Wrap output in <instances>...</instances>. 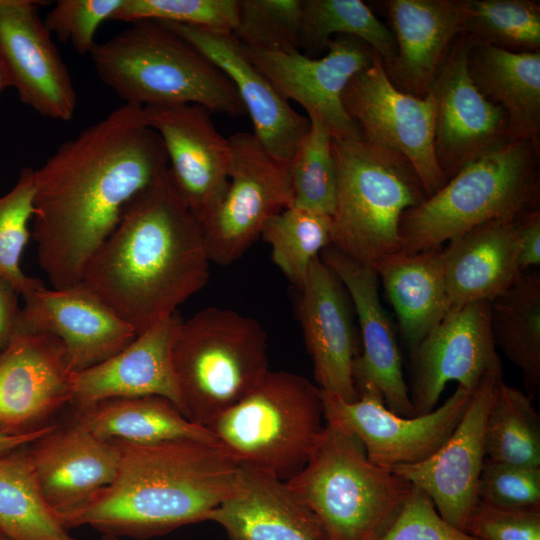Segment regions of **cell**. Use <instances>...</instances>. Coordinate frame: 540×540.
Segmentation results:
<instances>
[{
    "label": "cell",
    "mask_w": 540,
    "mask_h": 540,
    "mask_svg": "<svg viewBox=\"0 0 540 540\" xmlns=\"http://www.w3.org/2000/svg\"><path fill=\"white\" fill-rule=\"evenodd\" d=\"M168 169L142 107L123 104L61 143L35 169L32 237L53 288L81 283L125 207Z\"/></svg>",
    "instance_id": "obj_1"
},
{
    "label": "cell",
    "mask_w": 540,
    "mask_h": 540,
    "mask_svg": "<svg viewBox=\"0 0 540 540\" xmlns=\"http://www.w3.org/2000/svg\"><path fill=\"white\" fill-rule=\"evenodd\" d=\"M210 262L202 224L167 169L125 207L81 284L138 335L205 287Z\"/></svg>",
    "instance_id": "obj_2"
},
{
    "label": "cell",
    "mask_w": 540,
    "mask_h": 540,
    "mask_svg": "<svg viewBox=\"0 0 540 540\" xmlns=\"http://www.w3.org/2000/svg\"><path fill=\"white\" fill-rule=\"evenodd\" d=\"M119 450L113 481L63 522L102 535L148 539L206 521L235 490L239 463L220 445L195 440L133 443Z\"/></svg>",
    "instance_id": "obj_3"
},
{
    "label": "cell",
    "mask_w": 540,
    "mask_h": 540,
    "mask_svg": "<svg viewBox=\"0 0 540 540\" xmlns=\"http://www.w3.org/2000/svg\"><path fill=\"white\" fill-rule=\"evenodd\" d=\"M99 79L124 104H196L211 113L246 114L231 80L207 56L161 22L144 20L89 53Z\"/></svg>",
    "instance_id": "obj_4"
},
{
    "label": "cell",
    "mask_w": 540,
    "mask_h": 540,
    "mask_svg": "<svg viewBox=\"0 0 540 540\" xmlns=\"http://www.w3.org/2000/svg\"><path fill=\"white\" fill-rule=\"evenodd\" d=\"M540 145L508 139L479 155L400 220L401 252L442 247L489 220L539 209Z\"/></svg>",
    "instance_id": "obj_5"
},
{
    "label": "cell",
    "mask_w": 540,
    "mask_h": 540,
    "mask_svg": "<svg viewBox=\"0 0 540 540\" xmlns=\"http://www.w3.org/2000/svg\"><path fill=\"white\" fill-rule=\"evenodd\" d=\"M286 481L324 540H377L413 487L371 463L355 436L328 422L307 464Z\"/></svg>",
    "instance_id": "obj_6"
},
{
    "label": "cell",
    "mask_w": 540,
    "mask_h": 540,
    "mask_svg": "<svg viewBox=\"0 0 540 540\" xmlns=\"http://www.w3.org/2000/svg\"><path fill=\"white\" fill-rule=\"evenodd\" d=\"M337 194L332 246L367 266L401 252L403 213L427 198L402 155L362 139H332Z\"/></svg>",
    "instance_id": "obj_7"
},
{
    "label": "cell",
    "mask_w": 540,
    "mask_h": 540,
    "mask_svg": "<svg viewBox=\"0 0 540 540\" xmlns=\"http://www.w3.org/2000/svg\"><path fill=\"white\" fill-rule=\"evenodd\" d=\"M172 365L183 414L207 427L270 371L267 335L254 318L208 307L178 326Z\"/></svg>",
    "instance_id": "obj_8"
},
{
    "label": "cell",
    "mask_w": 540,
    "mask_h": 540,
    "mask_svg": "<svg viewBox=\"0 0 540 540\" xmlns=\"http://www.w3.org/2000/svg\"><path fill=\"white\" fill-rule=\"evenodd\" d=\"M325 427L321 390L288 371H269L207 428L239 463L288 480L307 464Z\"/></svg>",
    "instance_id": "obj_9"
},
{
    "label": "cell",
    "mask_w": 540,
    "mask_h": 540,
    "mask_svg": "<svg viewBox=\"0 0 540 540\" xmlns=\"http://www.w3.org/2000/svg\"><path fill=\"white\" fill-rule=\"evenodd\" d=\"M228 186L202 222L211 262L229 265L260 236L265 222L292 205L291 164L271 156L253 133L229 138Z\"/></svg>",
    "instance_id": "obj_10"
},
{
    "label": "cell",
    "mask_w": 540,
    "mask_h": 540,
    "mask_svg": "<svg viewBox=\"0 0 540 540\" xmlns=\"http://www.w3.org/2000/svg\"><path fill=\"white\" fill-rule=\"evenodd\" d=\"M342 103L364 140L409 161L427 197L446 184L434 152L436 101L432 91L424 98L400 91L377 55L371 66L349 81Z\"/></svg>",
    "instance_id": "obj_11"
},
{
    "label": "cell",
    "mask_w": 540,
    "mask_h": 540,
    "mask_svg": "<svg viewBox=\"0 0 540 540\" xmlns=\"http://www.w3.org/2000/svg\"><path fill=\"white\" fill-rule=\"evenodd\" d=\"M472 392L458 385L431 412L404 417L390 411L373 386L361 389L358 399L351 402L321 390L325 422L355 436L368 460L388 469L431 456L458 425Z\"/></svg>",
    "instance_id": "obj_12"
},
{
    "label": "cell",
    "mask_w": 540,
    "mask_h": 540,
    "mask_svg": "<svg viewBox=\"0 0 540 540\" xmlns=\"http://www.w3.org/2000/svg\"><path fill=\"white\" fill-rule=\"evenodd\" d=\"M244 49L275 89L287 101L302 106L307 117L323 121L333 138L362 139L359 127L344 109L342 95L349 81L371 66L378 55L367 43L336 35L319 58L307 57L300 51Z\"/></svg>",
    "instance_id": "obj_13"
},
{
    "label": "cell",
    "mask_w": 540,
    "mask_h": 540,
    "mask_svg": "<svg viewBox=\"0 0 540 540\" xmlns=\"http://www.w3.org/2000/svg\"><path fill=\"white\" fill-rule=\"evenodd\" d=\"M502 374L501 367L484 376L458 425L431 456L391 468L426 493L446 522L464 532L479 502V481L486 459V419Z\"/></svg>",
    "instance_id": "obj_14"
},
{
    "label": "cell",
    "mask_w": 540,
    "mask_h": 540,
    "mask_svg": "<svg viewBox=\"0 0 540 540\" xmlns=\"http://www.w3.org/2000/svg\"><path fill=\"white\" fill-rule=\"evenodd\" d=\"M410 353L409 395L417 415L436 408L450 381L473 391L487 373L502 367L491 330L490 301L451 308Z\"/></svg>",
    "instance_id": "obj_15"
},
{
    "label": "cell",
    "mask_w": 540,
    "mask_h": 540,
    "mask_svg": "<svg viewBox=\"0 0 540 540\" xmlns=\"http://www.w3.org/2000/svg\"><path fill=\"white\" fill-rule=\"evenodd\" d=\"M43 1H0V71L22 103L43 117L69 121L77 95L69 70L38 14Z\"/></svg>",
    "instance_id": "obj_16"
},
{
    "label": "cell",
    "mask_w": 540,
    "mask_h": 540,
    "mask_svg": "<svg viewBox=\"0 0 540 540\" xmlns=\"http://www.w3.org/2000/svg\"><path fill=\"white\" fill-rule=\"evenodd\" d=\"M73 374L56 337L18 329L0 351V431L22 435L53 424L71 404Z\"/></svg>",
    "instance_id": "obj_17"
},
{
    "label": "cell",
    "mask_w": 540,
    "mask_h": 540,
    "mask_svg": "<svg viewBox=\"0 0 540 540\" xmlns=\"http://www.w3.org/2000/svg\"><path fill=\"white\" fill-rule=\"evenodd\" d=\"M143 110L148 125L163 142L177 192L202 224L228 186L229 138L217 130L212 113L201 105L151 106Z\"/></svg>",
    "instance_id": "obj_18"
},
{
    "label": "cell",
    "mask_w": 540,
    "mask_h": 540,
    "mask_svg": "<svg viewBox=\"0 0 540 540\" xmlns=\"http://www.w3.org/2000/svg\"><path fill=\"white\" fill-rule=\"evenodd\" d=\"M469 41L454 43L430 91L436 101L434 152L447 180L467 163L510 139L505 111L489 102L467 71Z\"/></svg>",
    "instance_id": "obj_19"
},
{
    "label": "cell",
    "mask_w": 540,
    "mask_h": 540,
    "mask_svg": "<svg viewBox=\"0 0 540 540\" xmlns=\"http://www.w3.org/2000/svg\"><path fill=\"white\" fill-rule=\"evenodd\" d=\"M19 328L56 337L73 372L94 366L127 346L137 336L99 297L83 284L47 288L42 283L24 294Z\"/></svg>",
    "instance_id": "obj_20"
},
{
    "label": "cell",
    "mask_w": 540,
    "mask_h": 540,
    "mask_svg": "<svg viewBox=\"0 0 540 540\" xmlns=\"http://www.w3.org/2000/svg\"><path fill=\"white\" fill-rule=\"evenodd\" d=\"M44 500L63 525L115 478L119 450L78 421L57 424L26 448Z\"/></svg>",
    "instance_id": "obj_21"
},
{
    "label": "cell",
    "mask_w": 540,
    "mask_h": 540,
    "mask_svg": "<svg viewBox=\"0 0 540 540\" xmlns=\"http://www.w3.org/2000/svg\"><path fill=\"white\" fill-rule=\"evenodd\" d=\"M320 258L346 288L358 317L362 350L353 364L357 393L373 386L390 411L404 417L418 416L404 379L396 333L380 300L376 271L332 245L321 252Z\"/></svg>",
    "instance_id": "obj_22"
},
{
    "label": "cell",
    "mask_w": 540,
    "mask_h": 540,
    "mask_svg": "<svg viewBox=\"0 0 540 540\" xmlns=\"http://www.w3.org/2000/svg\"><path fill=\"white\" fill-rule=\"evenodd\" d=\"M298 291L297 315L318 387L355 401L353 364L359 354L358 339L346 288L319 256Z\"/></svg>",
    "instance_id": "obj_23"
},
{
    "label": "cell",
    "mask_w": 540,
    "mask_h": 540,
    "mask_svg": "<svg viewBox=\"0 0 540 540\" xmlns=\"http://www.w3.org/2000/svg\"><path fill=\"white\" fill-rule=\"evenodd\" d=\"M161 23L189 41L225 73L250 116L254 136L271 156L291 163L310 121L254 66L233 34Z\"/></svg>",
    "instance_id": "obj_24"
},
{
    "label": "cell",
    "mask_w": 540,
    "mask_h": 540,
    "mask_svg": "<svg viewBox=\"0 0 540 540\" xmlns=\"http://www.w3.org/2000/svg\"><path fill=\"white\" fill-rule=\"evenodd\" d=\"M181 321L175 312L110 358L74 372L71 405L78 410L109 399L160 396L182 412L172 365V346Z\"/></svg>",
    "instance_id": "obj_25"
},
{
    "label": "cell",
    "mask_w": 540,
    "mask_h": 540,
    "mask_svg": "<svg viewBox=\"0 0 540 540\" xmlns=\"http://www.w3.org/2000/svg\"><path fill=\"white\" fill-rule=\"evenodd\" d=\"M381 3L396 42L395 58L384 70L397 89L424 98L454 43L463 34L456 0Z\"/></svg>",
    "instance_id": "obj_26"
},
{
    "label": "cell",
    "mask_w": 540,
    "mask_h": 540,
    "mask_svg": "<svg viewBox=\"0 0 540 540\" xmlns=\"http://www.w3.org/2000/svg\"><path fill=\"white\" fill-rule=\"evenodd\" d=\"M206 521L220 525L228 540H324L287 481L248 464H239L234 492Z\"/></svg>",
    "instance_id": "obj_27"
},
{
    "label": "cell",
    "mask_w": 540,
    "mask_h": 540,
    "mask_svg": "<svg viewBox=\"0 0 540 540\" xmlns=\"http://www.w3.org/2000/svg\"><path fill=\"white\" fill-rule=\"evenodd\" d=\"M518 218L484 222L450 240L442 249L444 278L452 308L491 301L522 274L516 235Z\"/></svg>",
    "instance_id": "obj_28"
},
{
    "label": "cell",
    "mask_w": 540,
    "mask_h": 540,
    "mask_svg": "<svg viewBox=\"0 0 540 540\" xmlns=\"http://www.w3.org/2000/svg\"><path fill=\"white\" fill-rule=\"evenodd\" d=\"M468 41L469 76L489 102L505 111L509 138L540 145V52L515 53Z\"/></svg>",
    "instance_id": "obj_29"
},
{
    "label": "cell",
    "mask_w": 540,
    "mask_h": 540,
    "mask_svg": "<svg viewBox=\"0 0 540 540\" xmlns=\"http://www.w3.org/2000/svg\"><path fill=\"white\" fill-rule=\"evenodd\" d=\"M442 249L398 252L372 266L394 308L398 328L410 352L452 308Z\"/></svg>",
    "instance_id": "obj_30"
},
{
    "label": "cell",
    "mask_w": 540,
    "mask_h": 540,
    "mask_svg": "<svg viewBox=\"0 0 540 540\" xmlns=\"http://www.w3.org/2000/svg\"><path fill=\"white\" fill-rule=\"evenodd\" d=\"M75 420L107 440L133 443L195 440L219 444L207 427L191 422L174 403L160 396L101 401L76 410Z\"/></svg>",
    "instance_id": "obj_31"
},
{
    "label": "cell",
    "mask_w": 540,
    "mask_h": 540,
    "mask_svg": "<svg viewBox=\"0 0 540 540\" xmlns=\"http://www.w3.org/2000/svg\"><path fill=\"white\" fill-rule=\"evenodd\" d=\"M491 330L499 347L534 393L540 387V274L524 271L490 301Z\"/></svg>",
    "instance_id": "obj_32"
},
{
    "label": "cell",
    "mask_w": 540,
    "mask_h": 540,
    "mask_svg": "<svg viewBox=\"0 0 540 540\" xmlns=\"http://www.w3.org/2000/svg\"><path fill=\"white\" fill-rule=\"evenodd\" d=\"M27 446L0 455V532L12 540H77L44 500Z\"/></svg>",
    "instance_id": "obj_33"
},
{
    "label": "cell",
    "mask_w": 540,
    "mask_h": 540,
    "mask_svg": "<svg viewBox=\"0 0 540 540\" xmlns=\"http://www.w3.org/2000/svg\"><path fill=\"white\" fill-rule=\"evenodd\" d=\"M336 35L361 39L381 58L384 68L396 55V42L388 25L361 0H302L300 52L315 58L326 52Z\"/></svg>",
    "instance_id": "obj_34"
},
{
    "label": "cell",
    "mask_w": 540,
    "mask_h": 540,
    "mask_svg": "<svg viewBox=\"0 0 540 540\" xmlns=\"http://www.w3.org/2000/svg\"><path fill=\"white\" fill-rule=\"evenodd\" d=\"M486 458L540 467V416L531 395L499 382L485 425Z\"/></svg>",
    "instance_id": "obj_35"
},
{
    "label": "cell",
    "mask_w": 540,
    "mask_h": 540,
    "mask_svg": "<svg viewBox=\"0 0 540 540\" xmlns=\"http://www.w3.org/2000/svg\"><path fill=\"white\" fill-rule=\"evenodd\" d=\"M463 34L472 42L515 53L540 52V2L456 0Z\"/></svg>",
    "instance_id": "obj_36"
},
{
    "label": "cell",
    "mask_w": 540,
    "mask_h": 540,
    "mask_svg": "<svg viewBox=\"0 0 540 540\" xmlns=\"http://www.w3.org/2000/svg\"><path fill=\"white\" fill-rule=\"evenodd\" d=\"M260 236L271 247L273 262L299 290L313 260L332 245V217L290 206L271 216Z\"/></svg>",
    "instance_id": "obj_37"
},
{
    "label": "cell",
    "mask_w": 540,
    "mask_h": 540,
    "mask_svg": "<svg viewBox=\"0 0 540 540\" xmlns=\"http://www.w3.org/2000/svg\"><path fill=\"white\" fill-rule=\"evenodd\" d=\"M291 161L292 205L332 216L337 194V168L332 134L316 117Z\"/></svg>",
    "instance_id": "obj_38"
},
{
    "label": "cell",
    "mask_w": 540,
    "mask_h": 540,
    "mask_svg": "<svg viewBox=\"0 0 540 540\" xmlns=\"http://www.w3.org/2000/svg\"><path fill=\"white\" fill-rule=\"evenodd\" d=\"M35 169L21 170L15 185L0 196V279L12 285L23 296L42 283L25 275L21 268L24 248L32 236Z\"/></svg>",
    "instance_id": "obj_39"
},
{
    "label": "cell",
    "mask_w": 540,
    "mask_h": 540,
    "mask_svg": "<svg viewBox=\"0 0 540 540\" xmlns=\"http://www.w3.org/2000/svg\"><path fill=\"white\" fill-rule=\"evenodd\" d=\"M302 0H238L233 36L246 48L300 51Z\"/></svg>",
    "instance_id": "obj_40"
},
{
    "label": "cell",
    "mask_w": 540,
    "mask_h": 540,
    "mask_svg": "<svg viewBox=\"0 0 540 540\" xmlns=\"http://www.w3.org/2000/svg\"><path fill=\"white\" fill-rule=\"evenodd\" d=\"M237 19L238 0H125L112 20H151L232 34Z\"/></svg>",
    "instance_id": "obj_41"
},
{
    "label": "cell",
    "mask_w": 540,
    "mask_h": 540,
    "mask_svg": "<svg viewBox=\"0 0 540 540\" xmlns=\"http://www.w3.org/2000/svg\"><path fill=\"white\" fill-rule=\"evenodd\" d=\"M125 0H59L43 20L46 29L80 54H89L100 25L113 19Z\"/></svg>",
    "instance_id": "obj_42"
},
{
    "label": "cell",
    "mask_w": 540,
    "mask_h": 540,
    "mask_svg": "<svg viewBox=\"0 0 540 540\" xmlns=\"http://www.w3.org/2000/svg\"><path fill=\"white\" fill-rule=\"evenodd\" d=\"M479 501L504 508L540 507V467H526L485 459Z\"/></svg>",
    "instance_id": "obj_43"
},
{
    "label": "cell",
    "mask_w": 540,
    "mask_h": 540,
    "mask_svg": "<svg viewBox=\"0 0 540 540\" xmlns=\"http://www.w3.org/2000/svg\"><path fill=\"white\" fill-rule=\"evenodd\" d=\"M377 540H476L446 522L430 497L413 486L400 511Z\"/></svg>",
    "instance_id": "obj_44"
},
{
    "label": "cell",
    "mask_w": 540,
    "mask_h": 540,
    "mask_svg": "<svg viewBox=\"0 0 540 540\" xmlns=\"http://www.w3.org/2000/svg\"><path fill=\"white\" fill-rule=\"evenodd\" d=\"M465 532L476 540H540V507L504 508L479 501Z\"/></svg>",
    "instance_id": "obj_45"
},
{
    "label": "cell",
    "mask_w": 540,
    "mask_h": 540,
    "mask_svg": "<svg viewBox=\"0 0 540 540\" xmlns=\"http://www.w3.org/2000/svg\"><path fill=\"white\" fill-rule=\"evenodd\" d=\"M516 235L521 270L528 271L540 264V209L520 216Z\"/></svg>",
    "instance_id": "obj_46"
},
{
    "label": "cell",
    "mask_w": 540,
    "mask_h": 540,
    "mask_svg": "<svg viewBox=\"0 0 540 540\" xmlns=\"http://www.w3.org/2000/svg\"><path fill=\"white\" fill-rule=\"evenodd\" d=\"M19 293L8 282L0 279V351L4 349L19 328L21 307Z\"/></svg>",
    "instance_id": "obj_47"
},
{
    "label": "cell",
    "mask_w": 540,
    "mask_h": 540,
    "mask_svg": "<svg viewBox=\"0 0 540 540\" xmlns=\"http://www.w3.org/2000/svg\"><path fill=\"white\" fill-rule=\"evenodd\" d=\"M56 424H50L41 430L29 434L14 435L0 431V455L30 445L46 433Z\"/></svg>",
    "instance_id": "obj_48"
},
{
    "label": "cell",
    "mask_w": 540,
    "mask_h": 540,
    "mask_svg": "<svg viewBox=\"0 0 540 540\" xmlns=\"http://www.w3.org/2000/svg\"><path fill=\"white\" fill-rule=\"evenodd\" d=\"M7 87H8V85H7V83H6V80H5V78H4L3 74H2V72L0 71V93H1V91H2L3 89H5V88H7Z\"/></svg>",
    "instance_id": "obj_49"
},
{
    "label": "cell",
    "mask_w": 540,
    "mask_h": 540,
    "mask_svg": "<svg viewBox=\"0 0 540 540\" xmlns=\"http://www.w3.org/2000/svg\"><path fill=\"white\" fill-rule=\"evenodd\" d=\"M101 540H123V539L120 537H115V536L102 535Z\"/></svg>",
    "instance_id": "obj_50"
},
{
    "label": "cell",
    "mask_w": 540,
    "mask_h": 540,
    "mask_svg": "<svg viewBox=\"0 0 540 540\" xmlns=\"http://www.w3.org/2000/svg\"><path fill=\"white\" fill-rule=\"evenodd\" d=\"M0 540H12V539L0 532Z\"/></svg>",
    "instance_id": "obj_51"
},
{
    "label": "cell",
    "mask_w": 540,
    "mask_h": 540,
    "mask_svg": "<svg viewBox=\"0 0 540 540\" xmlns=\"http://www.w3.org/2000/svg\"><path fill=\"white\" fill-rule=\"evenodd\" d=\"M1 1V0H0Z\"/></svg>",
    "instance_id": "obj_52"
}]
</instances>
